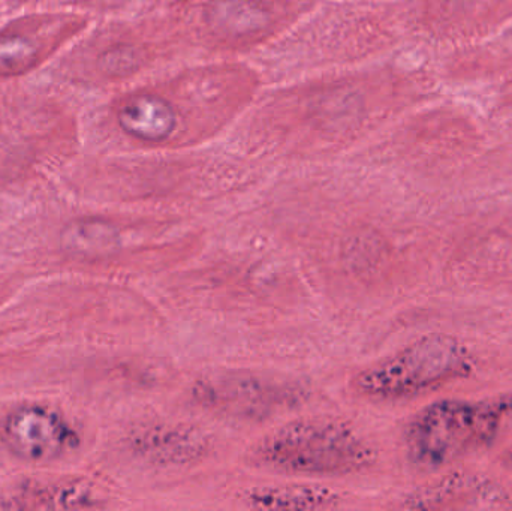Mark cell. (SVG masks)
<instances>
[{
    "label": "cell",
    "instance_id": "6da1fadb",
    "mask_svg": "<svg viewBox=\"0 0 512 511\" xmlns=\"http://www.w3.org/2000/svg\"><path fill=\"white\" fill-rule=\"evenodd\" d=\"M512 416V393L495 398L441 399L415 414L406 428L409 461L433 471L486 449Z\"/></svg>",
    "mask_w": 512,
    "mask_h": 511
},
{
    "label": "cell",
    "instance_id": "7a4b0ae2",
    "mask_svg": "<svg viewBox=\"0 0 512 511\" xmlns=\"http://www.w3.org/2000/svg\"><path fill=\"white\" fill-rule=\"evenodd\" d=\"M259 458L268 467L306 476H343L372 465V447L348 425L330 419H301L262 440Z\"/></svg>",
    "mask_w": 512,
    "mask_h": 511
},
{
    "label": "cell",
    "instance_id": "3957f363",
    "mask_svg": "<svg viewBox=\"0 0 512 511\" xmlns=\"http://www.w3.org/2000/svg\"><path fill=\"white\" fill-rule=\"evenodd\" d=\"M475 369L474 354L462 341L448 333H430L364 369L354 384L358 392L370 398H411L465 380Z\"/></svg>",
    "mask_w": 512,
    "mask_h": 511
},
{
    "label": "cell",
    "instance_id": "277c9868",
    "mask_svg": "<svg viewBox=\"0 0 512 511\" xmlns=\"http://www.w3.org/2000/svg\"><path fill=\"white\" fill-rule=\"evenodd\" d=\"M300 390L292 386L248 374H228L207 378L195 386L198 402L242 419H267L276 411L292 407Z\"/></svg>",
    "mask_w": 512,
    "mask_h": 511
},
{
    "label": "cell",
    "instance_id": "5b68a950",
    "mask_svg": "<svg viewBox=\"0 0 512 511\" xmlns=\"http://www.w3.org/2000/svg\"><path fill=\"white\" fill-rule=\"evenodd\" d=\"M6 449L29 462L59 458L78 444V437L62 417L44 407H21L12 411L2 425Z\"/></svg>",
    "mask_w": 512,
    "mask_h": 511
},
{
    "label": "cell",
    "instance_id": "8992f818",
    "mask_svg": "<svg viewBox=\"0 0 512 511\" xmlns=\"http://www.w3.org/2000/svg\"><path fill=\"white\" fill-rule=\"evenodd\" d=\"M406 509L414 510H507L512 509L510 495L493 480L478 474H450L406 500Z\"/></svg>",
    "mask_w": 512,
    "mask_h": 511
},
{
    "label": "cell",
    "instance_id": "52a82bcc",
    "mask_svg": "<svg viewBox=\"0 0 512 511\" xmlns=\"http://www.w3.org/2000/svg\"><path fill=\"white\" fill-rule=\"evenodd\" d=\"M134 449L153 464L183 465L200 461L209 450V443L197 429L155 425L135 437Z\"/></svg>",
    "mask_w": 512,
    "mask_h": 511
},
{
    "label": "cell",
    "instance_id": "ba28073f",
    "mask_svg": "<svg viewBox=\"0 0 512 511\" xmlns=\"http://www.w3.org/2000/svg\"><path fill=\"white\" fill-rule=\"evenodd\" d=\"M123 131L146 141H162L176 128V113L165 99L143 95L126 102L119 111Z\"/></svg>",
    "mask_w": 512,
    "mask_h": 511
},
{
    "label": "cell",
    "instance_id": "9c48e42d",
    "mask_svg": "<svg viewBox=\"0 0 512 511\" xmlns=\"http://www.w3.org/2000/svg\"><path fill=\"white\" fill-rule=\"evenodd\" d=\"M246 503L258 510L333 509L339 504V495L324 486H268L249 492Z\"/></svg>",
    "mask_w": 512,
    "mask_h": 511
},
{
    "label": "cell",
    "instance_id": "30bf717a",
    "mask_svg": "<svg viewBox=\"0 0 512 511\" xmlns=\"http://www.w3.org/2000/svg\"><path fill=\"white\" fill-rule=\"evenodd\" d=\"M207 21L218 35L237 38L267 27L270 14L261 0H212Z\"/></svg>",
    "mask_w": 512,
    "mask_h": 511
},
{
    "label": "cell",
    "instance_id": "8fae6325",
    "mask_svg": "<svg viewBox=\"0 0 512 511\" xmlns=\"http://www.w3.org/2000/svg\"><path fill=\"white\" fill-rule=\"evenodd\" d=\"M119 231L114 225L96 219L71 222L60 237V245L74 257L93 258L110 254L119 246Z\"/></svg>",
    "mask_w": 512,
    "mask_h": 511
},
{
    "label": "cell",
    "instance_id": "7c38bea8",
    "mask_svg": "<svg viewBox=\"0 0 512 511\" xmlns=\"http://www.w3.org/2000/svg\"><path fill=\"white\" fill-rule=\"evenodd\" d=\"M35 42L27 36L12 33L0 36V75L23 74L36 60Z\"/></svg>",
    "mask_w": 512,
    "mask_h": 511
},
{
    "label": "cell",
    "instance_id": "4fadbf2b",
    "mask_svg": "<svg viewBox=\"0 0 512 511\" xmlns=\"http://www.w3.org/2000/svg\"><path fill=\"white\" fill-rule=\"evenodd\" d=\"M141 65L140 51L129 45L110 48L99 59V68L108 75H129L137 71Z\"/></svg>",
    "mask_w": 512,
    "mask_h": 511
}]
</instances>
